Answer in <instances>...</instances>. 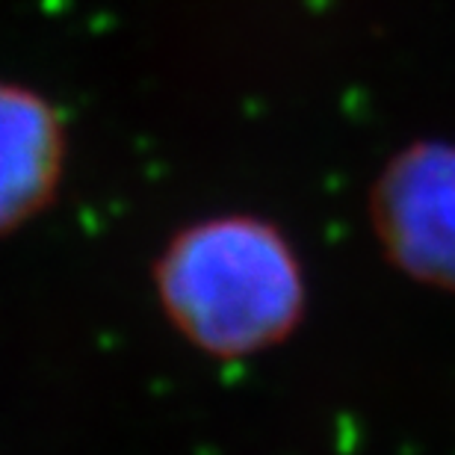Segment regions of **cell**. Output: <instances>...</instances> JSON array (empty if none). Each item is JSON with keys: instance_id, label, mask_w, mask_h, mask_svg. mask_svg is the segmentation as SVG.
Segmentation results:
<instances>
[{"instance_id": "obj_3", "label": "cell", "mask_w": 455, "mask_h": 455, "mask_svg": "<svg viewBox=\"0 0 455 455\" xmlns=\"http://www.w3.org/2000/svg\"><path fill=\"white\" fill-rule=\"evenodd\" d=\"M66 169V124L39 92L0 80V236L53 202Z\"/></svg>"}, {"instance_id": "obj_1", "label": "cell", "mask_w": 455, "mask_h": 455, "mask_svg": "<svg viewBox=\"0 0 455 455\" xmlns=\"http://www.w3.org/2000/svg\"><path fill=\"white\" fill-rule=\"evenodd\" d=\"M157 296L172 325L213 358H249L287 338L305 311L302 269L269 225L198 222L160 254Z\"/></svg>"}, {"instance_id": "obj_2", "label": "cell", "mask_w": 455, "mask_h": 455, "mask_svg": "<svg viewBox=\"0 0 455 455\" xmlns=\"http://www.w3.org/2000/svg\"><path fill=\"white\" fill-rule=\"evenodd\" d=\"M376 222L405 272L455 287V148L420 145L396 160L381 180Z\"/></svg>"}]
</instances>
